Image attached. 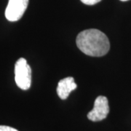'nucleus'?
<instances>
[{"mask_svg": "<svg viewBox=\"0 0 131 131\" xmlns=\"http://www.w3.org/2000/svg\"><path fill=\"white\" fill-rule=\"evenodd\" d=\"M0 131H18L15 128L6 125H0Z\"/></svg>", "mask_w": 131, "mask_h": 131, "instance_id": "7", "label": "nucleus"}, {"mask_svg": "<svg viewBox=\"0 0 131 131\" xmlns=\"http://www.w3.org/2000/svg\"><path fill=\"white\" fill-rule=\"evenodd\" d=\"M77 88L73 77H66L59 81L57 87V93L59 98L62 100H65L69 97L70 93Z\"/></svg>", "mask_w": 131, "mask_h": 131, "instance_id": "5", "label": "nucleus"}, {"mask_svg": "<svg viewBox=\"0 0 131 131\" xmlns=\"http://www.w3.org/2000/svg\"><path fill=\"white\" fill-rule=\"evenodd\" d=\"M82 3H84V5H93L97 4L98 2H100L101 0H80Z\"/></svg>", "mask_w": 131, "mask_h": 131, "instance_id": "6", "label": "nucleus"}, {"mask_svg": "<svg viewBox=\"0 0 131 131\" xmlns=\"http://www.w3.org/2000/svg\"><path fill=\"white\" fill-rule=\"evenodd\" d=\"M120 1H122V2H126V1H128V0H120Z\"/></svg>", "mask_w": 131, "mask_h": 131, "instance_id": "8", "label": "nucleus"}, {"mask_svg": "<svg viewBox=\"0 0 131 131\" xmlns=\"http://www.w3.org/2000/svg\"><path fill=\"white\" fill-rule=\"evenodd\" d=\"M15 80L18 87L26 90L30 88L31 83V69L24 58H19L15 65Z\"/></svg>", "mask_w": 131, "mask_h": 131, "instance_id": "2", "label": "nucleus"}, {"mask_svg": "<svg viewBox=\"0 0 131 131\" xmlns=\"http://www.w3.org/2000/svg\"><path fill=\"white\" fill-rule=\"evenodd\" d=\"M76 42L80 50L89 56H103L110 49V42L106 35L94 28L81 31Z\"/></svg>", "mask_w": 131, "mask_h": 131, "instance_id": "1", "label": "nucleus"}, {"mask_svg": "<svg viewBox=\"0 0 131 131\" xmlns=\"http://www.w3.org/2000/svg\"><path fill=\"white\" fill-rule=\"evenodd\" d=\"M28 0H9L5 9V17L9 21H17L22 18L28 7Z\"/></svg>", "mask_w": 131, "mask_h": 131, "instance_id": "3", "label": "nucleus"}, {"mask_svg": "<svg viewBox=\"0 0 131 131\" xmlns=\"http://www.w3.org/2000/svg\"><path fill=\"white\" fill-rule=\"evenodd\" d=\"M108 112L109 106L107 98L100 95L95 99L93 108L88 114V118L93 122L101 121L106 118Z\"/></svg>", "mask_w": 131, "mask_h": 131, "instance_id": "4", "label": "nucleus"}]
</instances>
